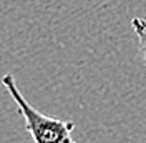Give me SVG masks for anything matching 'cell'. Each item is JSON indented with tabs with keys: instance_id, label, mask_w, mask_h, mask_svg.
<instances>
[{
	"instance_id": "7a4b0ae2",
	"label": "cell",
	"mask_w": 146,
	"mask_h": 143,
	"mask_svg": "<svg viewBox=\"0 0 146 143\" xmlns=\"http://www.w3.org/2000/svg\"><path fill=\"white\" fill-rule=\"evenodd\" d=\"M131 27L136 33L138 45H139V57L143 60V65L146 67V18L133 17L131 18Z\"/></svg>"
},
{
	"instance_id": "6da1fadb",
	"label": "cell",
	"mask_w": 146,
	"mask_h": 143,
	"mask_svg": "<svg viewBox=\"0 0 146 143\" xmlns=\"http://www.w3.org/2000/svg\"><path fill=\"white\" fill-rule=\"evenodd\" d=\"M2 85L7 88L12 100L17 103L18 110L25 120V130L30 133L33 143H76L72 138L75 123L43 115L42 112L35 110L20 93L12 73L3 75Z\"/></svg>"
}]
</instances>
